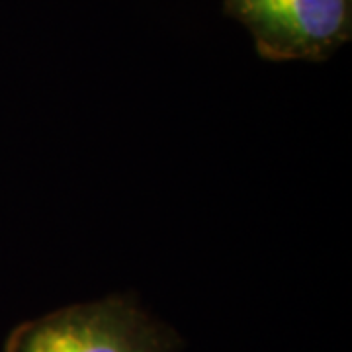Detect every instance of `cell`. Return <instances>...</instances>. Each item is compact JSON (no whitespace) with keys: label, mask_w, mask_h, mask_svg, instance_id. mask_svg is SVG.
Here are the masks:
<instances>
[{"label":"cell","mask_w":352,"mask_h":352,"mask_svg":"<svg viewBox=\"0 0 352 352\" xmlns=\"http://www.w3.org/2000/svg\"><path fill=\"white\" fill-rule=\"evenodd\" d=\"M173 329L157 323L131 296L76 303L20 323L4 352H176Z\"/></svg>","instance_id":"obj_1"},{"label":"cell","mask_w":352,"mask_h":352,"mask_svg":"<svg viewBox=\"0 0 352 352\" xmlns=\"http://www.w3.org/2000/svg\"><path fill=\"white\" fill-rule=\"evenodd\" d=\"M266 61L321 63L352 38V0H223Z\"/></svg>","instance_id":"obj_2"}]
</instances>
